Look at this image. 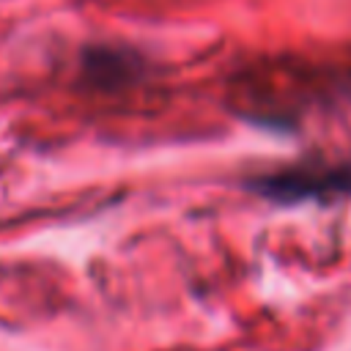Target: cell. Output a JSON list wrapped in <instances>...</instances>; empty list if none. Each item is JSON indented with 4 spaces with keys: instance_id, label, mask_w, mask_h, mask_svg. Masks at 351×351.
Segmentation results:
<instances>
[{
    "instance_id": "cell-1",
    "label": "cell",
    "mask_w": 351,
    "mask_h": 351,
    "mask_svg": "<svg viewBox=\"0 0 351 351\" xmlns=\"http://www.w3.org/2000/svg\"><path fill=\"white\" fill-rule=\"evenodd\" d=\"M255 195L274 203H315L351 197V154L302 159L269 173L255 176L247 184Z\"/></svg>"
}]
</instances>
